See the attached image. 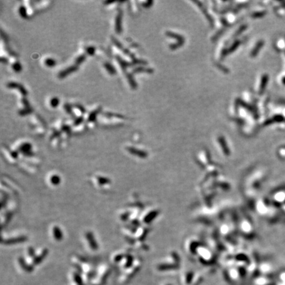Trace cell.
<instances>
[{
    "label": "cell",
    "instance_id": "cell-16",
    "mask_svg": "<svg viewBox=\"0 0 285 285\" xmlns=\"http://www.w3.org/2000/svg\"><path fill=\"white\" fill-rule=\"evenodd\" d=\"M85 60V56L81 55L79 57H77L75 60L76 64H81Z\"/></svg>",
    "mask_w": 285,
    "mask_h": 285
},
{
    "label": "cell",
    "instance_id": "cell-9",
    "mask_svg": "<svg viewBox=\"0 0 285 285\" xmlns=\"http://www.w3.org/2000/svg\"><path fill=\"white\" fill-rule=\"evenodd\" d=\"M19 12L21 15V17L26 18L27 17V15H28V13H27V9H26V7L25 6H21L19 7Z\"/></svg>",
    "mask_w": 285,
    "mask_h": 285
},
{
    "label": "cell",
    "instance_id": "cell-11",
    "mask_svg": "<svg viewBox=\"0 0 285 285\" xmlns=\"http://www.w3.org/2000/svg\"><path fill=\"white\" fill-rule=\"evenodd\" d=\"M44 64L46 66L48 67H52V66H54L56 65V61L54 59H51V58H47L44 60Z\"/></svg>",
    "mask_w": 285,
    "mask_h": 285
},
{
    "label": "cell",
    "instance_id": "cell-14",
    "mask_svg": "<svg viewBox=\"0 0 285 285\" xmlns=\"http://www.w3.org/2000/svg\"><path fill=\"white\" fill-rule=\"evenodd\" d=\"M58 104H59V99H57L56 97H54V98L51 99V100H50V105H51L52 107H56Z\"/></svg>",
    "mask_w": 285,
    "mask_h": 285
},
{
    "label": "cell",
    "instance_id": "cell-6",
    "mask_svg": "<svg viewBox=\"0 0 285 285\" xmlns=\"http://www.w3.org/2000/svg\"><path fill=\"white\" fill-rule=\"evenodd\" d=\"M100 110V108H96L95 109V110H92L91 112H89V114L87 116V120H88V122H93L94 120H95L96 118V115L97 114H98Z\"/></svg>",
    "mask_w": 285,
    "mask_h": 285
},
{
    "label": "cell",
    "instance_id": "cell-17",
    "mask_svg": "<svg viewBox=\"0 0 285 285\" xmlns=\"http://www.w3.org/2000/svg\"><path fill=\"white\" fill-rule=\"evenodd\" d=\"M86 51H87V53L88 54L92 56L95 52V48L92 46H90V47H88V48L86 49Z\"/></svg>",
    "mask_w": 285,
    "mask_h": 285
},
{
    "label": "cell",
    "instance_id": "cell-3",
    "mask_svg": "<svg viewBox=\"0 0 285 285\" xmlns=\"http://www.w3.org/2000/svg\"><path fill=\"white\" fill-rule=\"evenodd\" d=\"M87 238L92 249H94V250H96L97 248H98V245H97L96 242L94 238V236L91 232H89L87 234Z\"/></svg>",
    "mask_w": 285,
    "mask_h": 285
},
{
    "label": "cell",
    "instance_id": "cell-12",
    "mask_svg": "<svg viewBox=\"0 0 285 285\" xmlns=\"http://www.w3.org/2000/svg\"><path fill=\"white\" fill-rule=\"evenodd\" d=\"M50 181H51L52 184L57 185L59 184V183L60 182V178L59 176H52L51 178H50Z\"/></svg>",
    "mask_w": 285,
    "mask_h": 285
},
{
    "label": "cell",
    "instance_id": "cell-2",
    "mask_svg": "<svg viewBox=\"0 0 285 285\" xmlns=\"http://www.w3.org/2000/svg\"><path fill=\"white\" fill-rule=\"evenodd\" d=\"M115 26L117 33H120L121 32V29H122V26H122V13H121V11H119L118 14L116 15Z\"/></svg>",
    "mask_w": 285,
    "mask_h": 285
},
{
    "label": "cell",
    "instance_id": "cell-15",
    "mask_svg": "<svg viewBox=\"0 0 285 285\" xmlns=\"http://www.w3.org/2000/svg\"><path fill=\"white\" fill-rule=\"evenodd\" d=\"M30 149V145L29 143L23 144L22 146H21V150L24 152V153H26V152H28Z\"/></svg>",
    "mask_w": 285,
    "mask_h": 285
},
{
    "label": "cell",
    "instance_id": "cell-13",
    "mask_svg": "<svg viewBox=\"0 0 285 285\" xmlns=\"http://www.w3.org/2000/svg\"><path fill=\"white\" fill-rule=\"evenodd\" d=\"M25 240V238H17L16 239H11V240H7L6 242L7 244H15L16 242H21L22 241H24Z\"/></svg>",
    "mask_w": 285,
    "mask_h": 285
},
{
    "label": "cell",
    "instance_id": "cell-5",
    "mask_svg": "<svg viewBox=\"0 0 285 285\" xmlns=\"http://www.w3.org/2000/svg\"><path fill=\"white\" fill-rule=\"evenodd\" d=\"M53 234H54V237L56 240L60 241L62 239V237H63V235H62V233L61 230L60 229L59 227L57 226H55L53 229Z\"/></svg>",
    "mask_w": 285,
    "mask_h": 285
},
{
    "label": "cell",
    "instance_id": "cell-10",
    "mask_svg": "<svg viewBox=\"0 0 285 285\" xmlns=\"http://www.w3.org/2000/svg\"><path fill=\"white\" fill-rule=\"evenodd\" d=\"M104 67L106 69L107 71H108L109 73H110V75H113L115 73V69L113 68V66L110 64L109 63H105L104 64Z\"/></svg>",
    "mask_w": 285,
    "mask_h": 285
},
{
    "label": "cell",
    "instance_id": "cell-4",
    "mask_svg": "<svg viewBox=\"0 0 285 285\" xmlns=\"http://www.w3.org/2000/svg\"><path fill=\"white\" fill-rule=\"evenodd\" d=\"M77 69V66L72 65V66H71V67H69V68H67L66 69H64V70H63V71H61L59 73V77L60 78L65 77V76H67L68 75H69V74H70L71 73L76 71Z\"/></svg>",
    "mask_w": 285,
    "mask_h": 285
},
{
    "label": "cell",
    "instance_id": "cell-7",
    "mask_svg": "<svg viewBox=\"0 0 285 285\" xmlns=\"http://www.w3.org/2000/svg\"><path fill=\"white\" fill-rule=\"evenodd\" d=\"M73 112L74 113V114L76 115L77 117L81 118V115L84 113V109L82 108V106H79V105H75Z\"/></svg>",
    "mask_w": 285,
    "mask_h": 285
},
{
    "label": "cell",
    "instance_id": "cell-1",
    "mask_svg": "<svg viewBox=\"0 0 285 285\" xmlns=\"http://www.w3.org/2000/svg\"><path fill=\"white\" fill-rule=\"evenodd\" d=\"M7 87L9 88V89H17L18 91L21 93V95H23V96H25L27 94V92L25 90V89L23 87L22 85H20L17 83H14V82H10V83H9L7 85Z\"/></svg>",
    "mask_w": 285,
    "mask_h": 285
},
{
    "label": "cell",
    "instance_id": "cell-8",
    "mask_svg": "<svg viewBox=\"0 0 285 285\" xmlns=\"http://www.w3.org/2000/svg\"><path fill=\"white\" fill-rule=\"evenodd\" d=\"M12 68L15 71L19 72L21 71V65L19 64V62L17 61H12Z\"/></svg>",
    "mask_w": 285,
    "mask_h": 285
}]
</instances>
